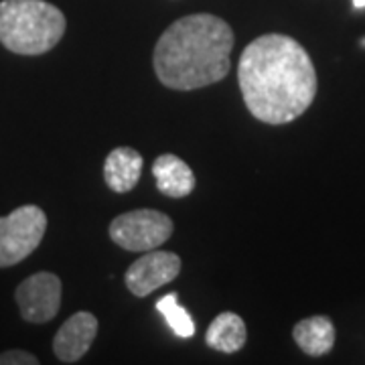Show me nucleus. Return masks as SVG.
<instances>
[{
    "label": "nucleus",
    "instance_id": "f257e3e1",
    "mask_svg": "<svg viewBox=\"0 0 365 365\" xmlns=\"http://www.w3.org/2000/svg\"><path fill=\"white\" fill-rule=\"evenodd\" d=\"M244 104L264 124H288L304 114L317 96V71L299 41L268 33L244 49L237 63Z\"/></svg>",
    "mask_w": 365,
    "mask_h": 365
},
{
    "label": "nucleus",
    "instance_id": "f03ea898",
    "mask_svg": "<svg viewBox=\"0 0 365 365\" xmlns=\"http://www.w3.org/2000/svg\"><path fill=\"white\" fill-rule=\"evenodd\" d=\"M234 31L209 13L182 16L160 35L153 53L158 81L177 91L207 88L232 69Z\"/></svg>",
    "mask_w": 365,
    "mask_h": 365
},
{
    "label": "nucleus",
    "instance_id": "7ed1b4c3",
    "mask_svg": "<svg viewBox=\"0 0 365 365\" xmlns=\"http://www.w3.org/2000/svg\"><path fill=\"white\" fill-rule=\"evenodd\" d=\"M63 13L45 0H2L0 43L16 55H43L63 39Z\"/></svg>",
    "mask_w": 365,
    "mask_h": 365
},
{
    "label": "nucleus",
    "instance_id": "20e7f679",
    "mask_svg": "<svg viewBox=\"0 0 365 365\" xmlns=\"http://www.w3.org/2000/svg\"><path fill=\"white\" fill-rule=\"evenodd\" d=\"M47 230V215L37 205H23L0 217V268H9L39 248Z\"/></svg>",
    "mask_w": 365,
    "mask_h": 365
},
{
    "label": "nucleus",
    "instance_id": "39448f33",
    "mask_svg": "<svg viewBox=\"0 0 365 365\" xmlns=\"http://www.w3.org/2000/svg\"><path fill=\"white\" fill-rule=\"evenodd\" d=\"M173 235L169 215L157 209H134L118 215L110 223L112 242L128 252H150L160 248Z\"/></svg>",
    "mask_w": 365,
    "mask_h": 365
},
{
    "label": "nucleus",
    "instance_id": "423d86ee",
    "mask_svg": "<svg viewBox=\"0 0 365 365\" xmlns=\"http://www.w3.org/2000/svg\"><path fill=\"white\" fill-rule=\"evenodd\" d=\"M16 304L26 323L43 325L57 317L61 307V280L53 272H37L16 287Z\"/></svg>",
    "mask_w": 365,
    "mask_h": 365
},
{
    "label": "nucleus",
    "instance_id": "0eeeda50",
    "mask_svg": "<svg viewBox=\"0 0 365 365\" xmlns=\"http://www.w3.org/2000/svg\"><path fill=\"white\" fill-rule=\"evenodd\" d=\"M181 258L173 252L150 250L132 264L124 274V282L134 297L144 299L150 292L173 282L181 272Z\"/></svg>",
    "mask_w": 365,
    "mask_h": 365
},
{
    "label": "nucleus",
    "instance_id": "6e6552de",
    "mask_svg": "<svg viewBox=\"0 0 365 365\" xmlns=\"http://www.w3.org/2000/svg\"><path fill=\"white\" fill-rule=\"evenodd\" d=\"M98 335V319L88 311L71 314L53 339V353L63 364H76L90 351Z\"/></svg>",
    "mask_w": 365,
    "mask_h": 365
},
{
    "label": "nucleus",
    "instance_id": "1a4fd4ad",
    "mask_svg": "<svg viewBox=\"0 0 365 365\" xmlns=\"http://www.w3.org/2000/svg\"><path fill=\"white\" fill-rule=\"evenodd\" d=\"M143 157L130 146L114 148L104 163L106 185L114 193H128L136 187L143 175Z\"/></svg>",
    "mask_w": 365,
    "mask_h": 365
},
{
    "label": "nucleus",
    "instance_id": "9d476101",
    "mask_svg": "<svg viewBox=\"0 0 365 365\" xmlns=\"http://www.w3.org/2000/svg\"><path fill=\"white\" fill-rule=\"evenodd\" d=\"M153 177L163 195L179 199L195 189V173L177 155H160L153 165Z\"/></svg>",
    "mask_w": 365,
    "mask_h": 365
},
{
    "label": "nucleus",
    "instance_id": "9b49d317",
    "mask_svg": "<svg viewBox=\"0 0 365 365\" xmlns=\"http://www.w3.org/2000/svg\"><path fill=\"white\" fill-rule=\"evenodd\" d=\"M292 337L300 347V351L311 357H321L331 351L335 345V327L329 317L317 314L299 321L292 329Z\"/></svg>",
    "mask_w": 365,
    "mask_h": 365
},
{
    "label": "nucleus",
    "instance_id": "f8f14e48",
    "mask_svg": "<svg viewBox=\"0 0 365 365\" xmlns=\"http://www.w3.org/2000/svg\"><path fill=\"white\" fill-rule=\"evenodd\" d=\"M246 339H248L246 323L240 314L235 313L217 314L205 333V341L209 347L222 353L240 351L246 345Z\"/></svg>",
    "mask_w": 365,
    "mask_h": 365
},
{
    "label": "nucleus",
    "instance_id": "ddd939ff",
    "mask_svg": "<svg viewBox=\"0 0 365 365\" xmlns=\"http://www.w3.org/2000/svg\"><path fill=\"white\" fill-rule=\"evenodd\" d=\"M157 311L165 317L167 325L170 327V331H173L177 337L189 339V337L195 335V323H193L191 314L187 313L181 304H179L175 292H170V294H167V297H163V299L158 300Z\"/></svg>",
    "mask_w": 365,
    "mask_h": 365
},
{
    "label": "nucleus",
    "instance_id": "4468645a",
    "mask_svg": "<svg viewBox=\"0 0 365 365\" xmlns=\"http://www.w3.org/2000/svg\"><path fill=\"white\" fill-rule=\"evenodd\" d=\"M39 359L29 351L11 349L6 353H0V365H37Z\"/></svg>",
    "mask_w": 365,
    "mask_h": 365
},
{
    "label": "nucleus",
    "instance_id": "2eb2a0df",
    "mask_svg": "<svg viewBox=\"0 0 365 365\" xmlns=\"http://www.w3.org/2000/svg\"><path fill=\"white\" fill-rule=\"evenodd\" d=\"M353 6H355V9H364L365 0H353Z\"/></svg>",
    "mask_w": 365,
    "mask_h": 365
},
{
    "label": "nucleus",
    "instance_id": "dca6fc26",
    "mask_svg": "<svg viewBox=\"0 0 365 365\" xmlns=\"http://www.w3.org/2000/svg\"><path fill=\"white\" fill-rule=\"evenodd\" d=\"M361 45H364V47H365V39H364V41H361Z\"/></svg>",
    "mask_w": 365,
    "mask_h": 365
}]
</instances>
